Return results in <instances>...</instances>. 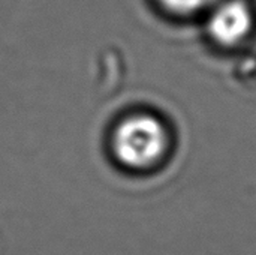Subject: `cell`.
Listing matches in <instances>:
<instances>
[{
  "label": "cell",
  "instance_id": "6da1fadb",
  "mask_svg": "<svg viewBox=\"0 0 256 255\" xmlns=\"http://www.w3.org/2000/svg\"><path fill=\"white\" fill-rule=\"evenodd\" d=\"M111 146L117 161L132 170L148 168L165 153L168 135L164 125L150 114H134L122 120L112 134Z\"/></svg>",
  "mask_w": 256,
  "mask_h": 255
},
{
  "label": "cell",
  "instance_id": "3957f363",
  "mask_svg": "<svg viewBox=\"0 0 256 255\" xmlns=\"http://www.w3.org/2000/svg\"><path fill=\"white\" fill-rule=\"evenodd\" d=\"M213 2L214 0H162V3L168 9H171L174 12H180V14H189V12L200 11Z\"/></svg>",
  "mask_w": 256,
  "mask_h": 255
},
{
  "label": "cell",
  "instance_id": "7a4b0ae2",
  "mask_svg": "<svg viewBox=\"0 0 256 255\" xmlns=\"http://www.w3.org/2000/svg\"><path fill=\"white\" fill-rule=\"evenodd\" d=\"M250 14L244 3L232 0L222 5L210 18V35L224 45L240 42L250 30Z\"/></svg>",
  "mask_w": 256,
  "mask_h": 255
}]
</instances>
